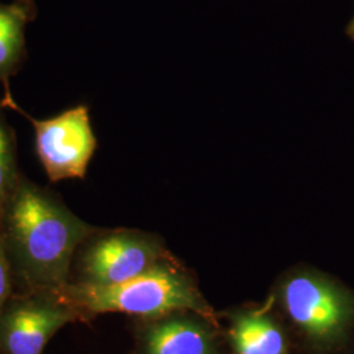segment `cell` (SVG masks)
Here are the masks:
<instances>
[{
  "mask_svg": "<svg viewBox=\"0 0 354 354\" xmlns=\"http://www.w3.org/2000/svg\"><path fill=\"white\" fill-rule=\"evenodd\" d=\"M86 320L58 291L13 292L0 313V354H42L59 329Z\"/></svg>",
  "mask_w": 354,
  "mask_h": 354,
  "instance_id": "6",
  "label": "cell"
},
{
  "mask_svg": "<svg viewBox=\"0 0 354 354\" xmlns=\"http://www.w3.org/2000/svg\"><path fill=\"white\" fill-rule=\"evenodd\" d=\"M283 304L292 322L317 345L335 346L353 328V294L317 273L289 279Z\"/></svg>",
  "mask_w": 354,
  "mask_h": 354,
  "instance_id": "5",
  "label": "cell"
},
{
  "mask_svg": "<svg viewBox=\"0 0 354 354\" xmlns=\"http://www.w3.org/2000/svg\"><path fill=\"white\" fill-rule=\"evenodd\" d=\"M0 104L3 108H11L24 115L35 129L38 159L50 183L86 177L97 150L88 106L77 105L55 117L38 120L15 102L8 84L4 86Z\"/></svg>",
  "mask_w": 354,
  "mask_h": 354,
  "instance_id": "4",
  "label": "cell"
},
{
  "mask_svg": "<svg viewBox=\"0 0 354 354\" xmlns=\"http://www.w3.org/2000/svg\"><path fill=\"white\" fill-rule=\"evenodd\" d=\"M0 106H1V104H0Z\"/></svg>",
  "mask_w": 354,
  "mask_h": 354,
  "instance_id": "13",
  "label": "cell"
},
{
  "mask_svg": "<svg viewBox=\"0 0 354 354\" xmlns=\"http://www.w3.org/2000/svg\"><path fill=\"white\" fill-rule=\"evenodd\" d=\"M37 7L33 0L0 3V83L8 80L26 58V26L35 20Z\"/></svg>",
  "mask_w": 354,
  "mask_h": 354,
  "instance_id": "7",
  "label": "cell"
},
{
  "mask_svg": "<svg viewBox=\"0 0 354 354\" xmlns=\"http://www.w3.org/2000/svg\"><path fill=\"white\" fill-rule=\"evenodd\" d=\"M345 33H346V36L351 38V39H352V41L354 42V15L353 17L351 19V21L348 23V26H346Z\"/></svg>",
  "mask_w": 354,
  "mask_h": 354,
  "instance_id": "12",
  "label": "cell"
},
{
  "mask_svg": "<svg viewBox=\"0 0 354 354\" xmlns=\"http://www.w3.org/2000/svg\"><path fill=\"white\" fill-rule=\"evenodd\" d=\"M143 354H212L209 333L187 319H165L145 329Z\"/></svg>",
  "mask_w": 354,
  "mask_h": 354,
  "instance_id": "8",
  "label": "cell"
},
{
  "mask_svg": "<svg viewBox=\"0 0 354 354\" xmlns=\"http://www.w3.org/2000/svg\"><path fill=\"white\" fill-rule=\"evenodd\" d=\"M0 106V213L21 176L17 167L16 138Z\"/></svg>",
  "mask_w": 354,
  "mask_h": 354,
  "instance_id": "10",
  "label": "cell"
},
{
  "mask_svg": "<svg viewBox=\"0 0 354 354\" xmlns=\"http://www.w3.org/2000/svg\"><path fill=\"white\" fill-rule=\"evenodd\" d=\"M59 295L89 319L120 313L143 317H165L181 310L203 313V302L185 279L165 260L134 279L114 285L67 283Z\"/></svg>",
  "mask_w": 354,
  "mask_h": 354,
  "instance_id": "2",
  "label": "cell"
},
{
  "mask_svg": "<svg viewBox=\"0 0 354 354\" xmlns=\"http://www.w3.org/2000/svg\"><path fill=\"white\" fill-rule=\"evenodd\" d=\"M0 227L13 292L61 290L70 282L76 250L97 228L23 174L0 213Z\"/></svg>",
  "mask_w": 354,
  "mask_h": 354,
  "instance_id": "1",
  "label": "cell"
},
{
  "mask_svg": "<svg viewBox=\"0 0 354 354\" xmlns=\"http://www.w3.org/2000/svg\"><path fill=\"white\" fill-rule=\"evenodd\" d=\"M165 259L163 244L155 235L134 230L96 228L76 250L70 282L121 283L140 276Z\"/></svg>",
  "mask_w": 354,
  "mask_h": 354,
  "instance_id": "3",
  "label": "cell"
},
{
  "mask_svg": "<svg viewBox=\"0 0 354 354\" xmlns=\"http://www.w3.org/2000/svg\"><path fill=\"white\" fill-rule=\"evenodd\" d=\"M13 291H15V283H13L12 268H11L8 253L3 239V232L0 227V313L7 304V301L11 298Z\"/></svg>",
  "mask_w": 354,
  "mask_h": 354,
  "instance_id": "11",
  "label": "cell"
},
{
  "mask_svg": "<svg viewBox=\"0 0 354 354\" xmlns=\"http://www.w3.org/2000/svg\"><path fill=\"white\" fill-rule=\"evenodd\" d=\"M236 354H286V340L279 327L264 315L239 317L231 332Z\"/></svg>",
  "mask_w": 354,
  "mask_h": 354,
  "instance_id": "9",
  "label": "cell"
}]
</instances>
